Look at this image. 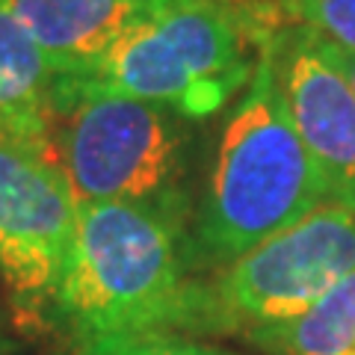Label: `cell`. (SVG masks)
<instances>
[{
  "label": "cell",
  "mask_w": 355,
  "mask_h": 355,
  "mask_svg": "<svg viewBox=\"0 0 355 355\" xmlns=\"http://www.w3.org/2000/svg\"><path fill=\"white\" fill-rule=\"evenodd\" d=\"M77 228V198L48 146L0 133V275L30 317L53 311Z\"/></svg>",
  "instance_id": "6"
},
{
  "label": "cell",
  "mask_w": 355,
  "mask_h": 355,
  "mask_svg": "<svg viewBox=\"0 0 355 355\" xmlns=\"http://www.w3.org/2000/svg\"><path fill=\"white\" fill-rule=\"evenodd\" d=\"M279 27L275 3L178 0L130 24L86 83L205 119L252 80L263 42Z\"/></svg>",
  "instance_id": "3"
},
{
  "label": "cell",
  "mask_w": 355,
  "mask_h": 355,
  "mask_svg": "<svg viewBox=\"0 0 355 355\" xmlns=\"http://www.w3.org/2000/svg\"><path fill=\"white\" fill-rule=\"evenodd\" d=\"M53 83L51 62L0 0V133L48 146Z\"/></svg>",
  "instance_id": "9"
},
{
  "label": "cell",
  "mask_w": 355,
  "mask_h": 355,
  "mask_svg": "<svg viewBox=\"0 0 355 355\" xmlns=\"http://www.w3.org/2000/svg\"><path fill=\"white\" fill-rule=\"evenodd\" d=\"M355 272V207L329 198L282 234L222 266L207 287L210 329L246 331L287 320Z\"/></svg>",
  "instance_id": "5"
},
{
  "label": "cell",
  "mask_w": 355,
  "mask_h": 355,
  "mask_svg": "<svg viewBox=\"0 0 355 355\" xmlns=\"http://www.w3.org/2000/svg\"><path fill=\"white\" fill-rule=\"evenodd\" d=\"M80 355H237V352L184 338V335H148V338H133V340L110 343V347H98Z\"/></svg>",
  "instance_id": "12"
},
{
  "label": "cell",
  "mask_w": 355,
  "mask_h": 355,
  "mask_svg": "<svg viewBox=\"0 0 355 355\" xmlns=\"http://www.w3.org/2000/svg\"><path fill=\"white\" fill-rule=\"evenodd\" d=\"M291 121L326 178L329 198L355 207V95L326 53L323 36L282 24L266 39Z\"/></svg>",
  "instance_id": "7"
},
{
  "label": "cell",
  "mask_w": 355,
  "mask_h": 355,
  "mask_svg": "<svg viewBox=\"0 0 355 355\" xmlns=\"http://www.w3.org/2000/svg\"><path fill=\"white\" fill-rule=\"evenodd\" d=\"M184 222L151 205H77L53 314L80 352L210 329L207 287L187 279Z\"/></svg>",
  "instance_id": "1"
},
{
  "label": "cell",
  "mask_w": 355,
  "mask_h": 355,
  "mask_svg": "<svg viewBox=\"0 0 355 355\" xmlns=\"http://www.w3.org/2000/svg\"><path fill=\"white\" fill-rule=\"evenodd\" d=\"M137 3L148 6V9H160V6H169V3H178V0H137Z\"/></svg>",
  "instance_id": "15"
},
{
  "label": "cell",
  "mask_w": 355,
  "mask_h": 355,
  "mask_svg": "<svg viewBox=\"0 0 355 355\" xmlns=\"http://www.w3.org/2000/svg\"><path fill=\"white\" fill-rule=\"evenodd\" d=\"M57 80H86L113 42L148 12L137 0H3Z\"/></svg>",
  "instance_id": "8"
},
{
  "label": "cell",
  "mask_w": 355,
  "mask_h": 355,
  "mask_svg": "<svg viewBox=\"0 0 355 355\" xmlns=\"http://www.w3.org/2000/svg\"><path fill=\"white\" fill-rule=\"evenodd\" d=\"M0 355H15V347H12V340L6 338L3 323H0Z\"/></svg>",
  "instance_id": "14"
},
{
  "label": "cell",
  "mask_w": 355,
  "mask_h": 355,
  "mask_svg": "<svg viewBox=\"0 0 355 355\" xmlns=\"http://www.w3.org/2000/svg\"><path fill=\"white\" fill-rule=\"evenodd\" d=\"M326 202V178L293 128L263 42L246 95L222 130L187 254L222 270Z\"/></svg>",
  "instance_id": "2"
},
{
  "label": "cell",
  "mask_w": 355,
  "mask_h": 355,
  "mask_svg": "<svg viewBox=\"0 0 355 355\" xmlns=\"http://www.w3.org/2000/svg\"><path fill=\"white\" fill-rule=\"evenodd\" d=\"M282 18L305 24L320 36L355 48V0H275Z\"/></svg>",
  "instance_id": "11"
},
{
  "label": "cell",
  "mask_w": 355,
  "mask_h": 355,
  "mask_svg": "<svg viewBox=\"0 0 355 355\" xmlns=\"http://www.w3.org/2000/svg\"><path fill=\"white\" fill-rule=\"evenodd\" d=\"M249 343L272 355H355V272L305 311L243 331Z\"/></svg>",
  "instance_id": "10"
},
{
  "label": "cell",
  "mask_w": 355,
  "mask_h": 355,
  "mask_svg": "<svg viewBox=\"0 0 355 355\" xmlns=\"http://www.w3.org/2000/svg\"><path fill=\"white\" fill-rule=\"evenodd\" d=\"M323 44H326V53L331 57V62L338 65V71L343 74V80L349 83L352 95H355V48H343V44L331 42L326 36H323Z\"/></svg>",
  "instance_id": "13"
},
{
  "label": "cell",
  "mask_w": 355,
  "mask_h": 355,
  "mask_svg": "<svg viewBox=\"0 0 355 355\" xmlns=\"http://www.w3.org/2000/svg\"><path fill=\"white\" fill-rule=\"evenodd\" d=\"M48 148L77 205H151L184 222L178 113L86 80H57Z\"/></svg>",
  "instance_id": "4"
}]
</instances>
